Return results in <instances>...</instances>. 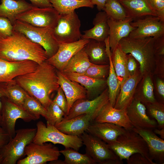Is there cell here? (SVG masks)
Here are the masks:
<instances>
[{
	"instance_id": "1",
	"label": "cell",
	"mask_w": 164,
	"mask_h": 164,
	"mask_svg": "<svg viewBox=\"0 0 164 164\" xmlns=\"http://www.w3.org/2000/svg\"><path fill=\"white\" fill-rule=\"evenodd\" d=\"M57 71L53 66L45 61L39 64L34 71L19 76L14 80L46 109L52 101L50 95L60 87Z\"/></svg>"
},
{
	"instance_id": "2",
	"label": "cell",
	"mask_w": 164,
	"mask_h": 164,
	"mask_svg": "<svg viewBox=\"0 0 164 164\" xmlns=\"http://www.w3.org/2000/svg\"><path fill=\"white\" fill-rule=\"evenodd\" d=\"M0 58L10 62L30 60L38 64L48 58L41 46L14 30L11 35L0 40Z\"/></svg>"
},
{
	"instance_id": "3",
	"label": "cell",
	"mask_w": 164,
	"mask_h": 164,
	"mask_svg": "<svg viewBox=\"0 0 164 164\" xmlns=\"http://www.w3.org/2000/svg\"><path fill=\"white\" fill-rule=\"evenodd\" d=\"M155 38L122 39L118 46L126 54H131L139 65V70L143 75L152 74L155 67L156 56L154 51Z\"/></svg>"
},
{
	"instance_id": "4",
	"label": "cell",
	"mask_w": 164,
	"mask_h": 164,
	"mask_svg": "<svg viewBox=\"0 0 164 164\" xmlns=\"http://www.w3.org/2000/svg\"><path fill=\"white\" fill-rule=\"evenodd\" d=\"M13 26L14 31L22 33L32 41L41 46L48 58L57 51L59 43L54 36L53 28L37 27L18 20H16Z\"/></svg>"
},
{
	"instance_id": "5",
	"label": "cell",
	"mask_w": 164,
	"mask_h": 164,
	"mask_svg": "<svg viewBox=\"0 0 164 164\" xmlns=\"http://www.w3.org/2000/svg\"><path fill=\"white\" fill-rule=\"evenodd\" d=\"M108 145L121 161L128 159L132 155L137 153L143 155L151 160L146 142L133 129L126 130L118 137L115 142Z\"/></svg>"
},
{
	"instance_id": "6",
	"label": "cell",
	"mask_w": 164,
	"mask_h": 164,
	"mask_svg": "<svg viewBox=\"0 0 164 164\" xmlns=\"http://www.w3.org/2000/svg\"><path fill=\"white\" fill-rule=\"evenodd\" d=\"M36 132L32 142L42 144L48 142L60 144L65 148H70L78 151L83 146L80 137L66 134L52 125H46L40 121L36 124Z\"/></svg>"
},
{
	"instance_id": "7",
	"label": "cell",
	"mask_w": 164,
	"mask_h": 164,
	"mask_svg": "<svg viewBox=\"0 0 164 164\" xmlns=\"http://www.w3.org/2000/svg\"><path fill=\"white\" fill-rule=\"evenodd\" d=\"M36 128L20 129L0 150L3 160L2 164H15L24 155L26 146L32 142Z\"/></svg>"
},
{
	"instance_id": "8",
	"label": "cell",
	"mask_w": 164,
	"mask_h": 164,
	"mask_svg": "<svg viewBox=\"0 0 164 164\" xmlns=\"http://www.w3.org/2000/svg\"><path fill=\"white\" fill-rule=\"evenodd\" d=\"M83 145L86 147V153L99 164H122L108 144L99 138L86 132L80 136Z\"/></svg>"
},
{
	"instance_id": "9",
	"label": "cell",
	"mask_w": 164,
	"mask_h": 164,
	"mask_svg": "<svg viewBox=\"0 0 164 164\" xmlns=\"http://www.w3.org/2000/svg\"><path fill=\"white\" fill-rule=\"evenodd\" d=\"M80 21L75 11L60 14L56 26L53 28L54 36L59 43H69L81 39Z\"/></svg>"
},
{
	"instance_id": "10",
	"label": "cell",
	"mask_w": 164,
	"mask_h": 164,
	"mask_svg": "<svg viewBox=\"0 0 164 164\" xmlns=\"http://www.w3.org/2000/svg\"><path fill=\"white\" fill-rule=\"evenodd\" d=\"M61 155L58 148L51 143L38 144L32 142L27 145L24 158L19 160L18 164H43L58 159Z\"/></svg>"
},
{
	"instance_id": "11",
	"label": "cell",
	"mask_w": 164,
	"mask_h": 164,
	"mask_svg": "<svg viewBox=\"0 0 164 164\" xmlns=\"http://www.w3.org/2000/svg\"><path fill=\"white\" fill-rule=\"evenodd\" d=\"M1 100L2 109L0 126L10 138L15 135V124L18 119H21L26 122L37 120L34 116L11 102L5 97H2Z\"/></svg>"
},
{
	"instance_id": "12",
	"label": "cell",
	"mask_w": 164,
	"mask_h": 164,
	"mask_svg": "<svg viewBox=\"0 0 164 164\" xmlns=\"http://www.w3.org/2000/svg\"><path fill=\"white\" fill-rule=\"evenodd\" d=\"M59 15L53 7L41 8L33 6L18 15L16 19L37 27L53 29L56 25Z\"/></svg>"
},
{
	"instance_id": "13",
	"label": "cell",
	"mask_w": 164,
	"mask_h": 164,
	"mask_svg": "<svg viewBox=\"0 0 164 164\" xmlns=\"http://www.w3.org/2000/svg\"><path fill=\"white\" fill-rule=\"evenodd\" d=\"M108 101V89L107 88L93 99L83 98L77 100L63 120L69 119L80 114H87L91 116L93 121L102 108Z\"/></svg>"
},
{
	"instance_id": "14",
	"label": "cell",
	"mask_w": 164,
	"mask_h": 164,
	"mask_svg": "<svg viewBox=\"0 0 164 164\" xmlns=\"http://www.w3.org/2000/svg\"><path fill=\"white\" fill-rule=\"evenodd\" d=\"M131 24L135 28L128 36L130 38H157L164 35V22L157 16H147L136 19Z\"/></svg>"
},
{
	"instance_id": "15",
	"label": "cell",
	"mask_w": 164,
	"mask_h": 164,
	"mask_svg": "<svg viewBox=\"0 0 164 164\" xmlns=\"http://www.w3.org/2000/svg\"><path fill=\"white\" fill-rule=\"evenodd\" d=\"M89 40L81 39L73 43H59L56 53L46 61L61 72L71 58L84 48Z\"/></svg>"
},
{
	"instance_id": "16",
	"label": "cell",
	"mask_w": 164,
	"mask_h": 164,
	"mask_svg": "<svg viewBox=\"0 0 164 164\" xmlns=\"http://www.w3.org/2000/svg\"><path fill=\"white\" fill-rule=\"evenodd\" d=\"M38 64L32 60L10 62L0 58V84L9 82L19 76L33 71Z\"/></svg>"
},
{
	"instance_id": "17",
	"label": "cell",
	"mask_w": 164,
	"mask_h": 164,
	"mask_svg": "<svg viewBox=\"0 0 164 164\" xmlns=\"http://www.w3.org/2000/svg\"><path fill=\"white\" fill-rule=\"evenodd\" d=\"M126 110L134 128L153 130L157 127L156 121L148 116L145 105L138 100L134 98Z\"/></svg>"
},
{
	"instance_id": "18",
	"label": "cell",
	"mask_w": 164,
	"mask_h": 164,
	"mask_svg": "<svg viewBox=\"0 0 164 164\" xmlns=\"http://www.w3.org/2000/svg\"><path fill=\"white\" fill-rule=\"evenodd\" d=\"M93 122L111 123L127 130L134 128L128 118L126 109H116L109 101L102 108Z\"/></svg>"
},
{
	"instance_id": "19",
	"label": "cell",
	"mask_w": 164,
	"mask_h": 164,
	"mask_svg": "<svg viewBox=\"0 0 164 164\" xmlns=\"http://www.w3.org/2000/svg\"><path fill=\"white\" fill-rule=\"evenodd\" d=\"M133 130L139 135L146 142L150 159L156 164H164V140L149 129H138Z\"/></svg>"
},
{
	"instance_id": "20",
	"label": "cell",
	"mask_w": 164,
	"mask_h": 164,
	"mask_svg": "<svg viewBox=\"0 0 164 164\" xmlns=\"http://www.w3.org/2000/svg\"><path fill=\"white\" fill-rule=\"evenodd\" d=\"M143 75L138 69L133 75L129 77L121 84L114 108L126 109L134 98L137 86Z\"/></svg>"
},
{
	"instance_id": "21",
	"label": "cell",
	"mask_w": 164,
	"mask_h": 164,
	"mask_svg": "<svg viewBox=\"0 0 164 164\" xmlns=\"http://www.w3.org/2000/svg\"><path fill=\"white\" fill-rule=\"evenodd\" d=\"M57 74L58 83L62 89L67 101V115L75 101L80 99L87 98V91L85 88L79 83L69 79L61 72L57 70Z\"/></svg>"
},
{
	"instance_id": "22",
	"label": "cell",
	"mask_w": 164,
	"mask_h": 164,
	"mask_svg": "<svg viewBox=\"0 0 164 164\" xmlns=\"http://www.w3.org/2000/svg\"><path fill=\"white\" fill-rule=\"evenodd\" d=\"M132 21V19L128 17L121 20L108 19V22L109 28L108 40L111 52L118 45L122 39L128 37L135 29L131 24Z\"/></svg>"
},
{
	"instance_id": "23",
	"label": "cell",
	"mask_w": 164,
	"mask_h": 164,
	"mask_svg": "<svg viewBox=\"0 0 164 164\" xmlns=\"http://www.w3.org/2000/svg\"><path fill=\"white\" fill-rule=\"evenodd\" d=\"M126 130L111 123L93 122L90 124L86 132L109 144L115 142Z\"/></svg>"
},
{
	"instance_id": "24",
	"label": "cell",
	"mask_w": 164,
	"mask_h": 164,
	"mask_svg": "<svg viewBox=\"0 0 164 164\" xmlns=\"http://www.w3.org/2000/svg\"><path fill=\"white\" fill-rule=\"evenodd\" d=\"M92 121L90 115L83 114L70 119L63 120L55 126L66 134L80 137L87 131Z\"/></svg>"
},
{
	"instance_id": "25",
	"label": "cell",
	"mask_w": 164,
	"mask_h": 164,
	"mask_svg": "<svg viewBox=\"0 0 164 164\" xmlns=\"http://www.w3.org/2000/svg\"><path fill=\"white\" fill-rule=\"evenodd\" d=\"M124 8L127 17L133 20L147 16H157L149 0H118Z\"/></svg>"
},
{
	"instance_id": "26",
	"label": "cell",
	"mask_w": 164,
	"mask_h": 164,
	"mask_svg": "<svg viewBox=\"0 0 164 164\" xmlns=\"http://www.w3.org/2000/svg\"><path fill=\"white\" fill-rule=\"evenodd\" d=\"M108 18L104 11H100L96 15L93 23L94 27L84 31L81 39H94L104 41L108 37L109 28L108 22Z\"/></svg>"
},
{
	"instance_id": "27",
	"label": "cell",
	"mask_w": 164,
	"mask_h": 164,
	"mask_svg": "<svg viewBox=\"0 0 164 164\" xmlns=\"http://www.w3.org/2000/svg\"><path fill=\"white\" fill-rule=\"evenodd\" d=\"M62 73L69 79L78 82L85 88L87 91V98L98 96L97 94L107 85L105 79L94 78L76 73Z\"/></svg>"
},
{
	"instance_id": "28",
	"label": "cell",
	"mask_w": 164,
	"mask_h": 164,
	"mask_svg": "<svg viewBox=\"0 0 164 164\" xmlns=\"http://www.w3.org/2000/svg\"><path fill=\"white\" fill-rule=\"evenodd\" d=\"M0 17L8 19L13 25L17 16L33 6L25 0H1Z\"/></svg>"
},
{
	"instance_id": "29",
	"label": "cell",
	"mask_w": 164,
	"mask_h": 164,
	"mask_svg": "<svg viewBox=\"0 0 164 164\" xmlns=\"http://www.w3.org/2000/svg\"><path fill=\"white\" fill-rule=\"evenodd\" d=\"M84 49L92 63L103 65L107 64L109 62L104 41L90 39Z\"/></svg>"
},
{
	"instance_id": "30",
	"label": "cell",
	"mask_w": 164,
	"mask_h": 164,
	"mask_svg": "<svg viewBox=\"0 0 164 164\" xmlns=\"http://www.w3.org/2000/svg\"><path fill=\"white\" fill-rule=\"evenodd\" d=\"M112 63L118 82V89L123 83L129 77L127 69V54L118 45L111 52Z\"/></svg>"
},
{
	"instance_id": "31",
	"label": "cell",
	"mask_w": 164,
	"mask_h": 164,
	"mask_svg": "<svg viewBox=\"0 0 164 164\" xmlns=\"http://www.w3.org/2000/svg\"><path fill=\"white\" fill-rule=\"evenodd\" d=\"M151 74L143 75L137 87L134 98L138 100L145 105L157 101L154 92V85Z\"/></svg>"
},
{
	"instance_id": "32",
	"label": "cell",
	"mask_w": 164,
	"mask_h": 164,
	"mask_svg": "<svg viewBox=\"0 0 164 164\" xmlns=\"http://www.w3.org/2000/svg\"><path fill=\"white\" fill-rule=\"evenodd\" d=\"M104 42L109 59V70L107 80V85L108 87L109 102L114 107L119 92L118 82L112 61L111 52L109 45L108 38L106 39Z\"/></svg>"
},
{
	"instance_id": "33",
	"label": "cell",
	"mask_w": 164,
	"mask_h": 164,
	"mask_svg": "<svg viewBox=\"0 0 164 164\" xmlns=\"http://www.w3.org/2000/svg\"><path fill=\"white\" fill-rule=\"evenodd\" d=\"M91 63L83 48L71 58L61 72L83 73Z\"/></svg>"
},
{
	"instance_id": "34",
	"label": "cell",
	"mask_w": 164,
	"mask_h": 164,
	"mask_svg": "<svg viewBox=\"0 0 164 164\" xmlns=\"http://www.w3.org/2000/svg\"><path fill=\"white\" fill-rule=\"evenodd\" d=\"M52 7L60 14L73 12L82 7L93 8L94 5L90 0H49Z\"/></svg>"
},
{
	"instance_id": "35",
	"label": "cell",
	"mask_w": 164,
	"mask_h": 164,
	"mask_svg": "<svg viewBox=\"0 0 164 164\" xmlns=\"http://www.w3.org/2000/svg\"><path fill=\"white\" fill-rule=\"evenodd\" d=\"M3 84L5 97L12 103L23 108V104L28 93L14 79Z\"/></svg>"
},
{
	"instance_id": "36",
	"label": "cell",
	"mask_w": 164,
	"mask_h": 164,
	"mask_svg": "<svg viewBox=\"0 0 164 164\" xmlns=\"http://www.w3.org/2000/svg\"><path fill=\"white\" fill-rule=\"evenodd\" d=\"M64 157L63 164H96L87 154H82L70 148H65L60 151Z\"/></svg>"
},
{
	"instance_id": "37",
	"label": "cell",
	"mask_w": 164,
	"mask_h": 164,
	"mask_svg": "<svg viewBox=\"0 0 164 164\" xmlns=\"http://www.w3.org/2000/svg\"><path fill=\"white\" fill-rule=\"evenodd\" d=\"M103 11L108 18L114 20H123L127 17L124 8L118 0H108Z\"/></svg>"
},
{
	"instance_id": "38",
	"label": "cell",
	"mask_w": 164,
	"mask_h": 164,
	"mask_svg": "<svg viewBox=\"0 0 164 164\" xmlns=\"http://www.w3.org/2000/svg\"><path fill=\"white\" fill-rule=\"evenodd\" d=\"M24 109L38 119L42 116L45 118L46 109L36 99L28 94L23 105Z\"/></svg>"
},
{
	"instance_id": "39",
	"label": "cell",
	"mask_w": 164,
	"mask_h": 164,
	"mask_svg": "<svg viewBox=\"0 0 164 164\" xmlns=\"http://www.w3.org/2000/svg\"><path fill=\"white\" fill-rule=\"evenodd\" d=\"M147 112L156 120L158 128H164V104L156 101L145 105Z\"/></svg>"
},
{
	"instance_id": "40",
	"label": "cell",
	"mask_w": 164,
	"mask_h": 164,
	"mask_svg": "<svg viewBox=\"0 0 164 164\" xmlns=\"http://www.w3.org/2000/svg\"><path fill=\"white\" fill-rule=\"evenodd\" d=\"M65 116L63 111L53 100L46 109L45 118L47 124L55 126L63 120Z\"/></svg>"
},
{
	"instance_id": "41",
	"label": "cell",
	"mask_w": 164,
	"mask_h": 164,
	"mask_svg": "<svg viewBox=\"0 0 164 164\" xmlns=\"http://www.w3.org/2000/svg\"><path fill=\"white\" fill-rule=\"evenodd\" d=\"M109 64L98 65L92 63L83 74L95 79H105L108 75Z\"/></svg>"
},
{
	"instance_id": "42",
	"label": "cell",
	"mask_w": 164,
	"mask_h": 164,
	"mask_svg": "<svg viewBox=\"0 0 164 164\" xmlns=\"http://www.w3.org/2000/svg\"><path fill=\"white\" fill-rule=\"evenodd\" d=\"M13 31V25L9 20L0 17V40L11 35Z\"/></svg>"
},
{
	"instance_id": "43",
	"label": "cell",
	"mask_w": 164,
	"mask_h": 164,
	"mask_svg": "<svg viewBox=\"0 0 164 164\" xmlns=\"http://www.w3.org/2000/svg\"><path fill=\"white\" fill-rule=\"evenodd\" d=\"M56 91V95L53 100L63 111L66 116L67 112L68 105L65 95L60 87Z\"/></svg>"
},
{
	"instance_id": "44",
	"label": "cell",
	"mask_w": 164,
	"mask_h": 164,
	"mask_svg": "<svg viewBox=\"0 0 164 164\" xmlns=\"http://www.w3.org/2000/svg\"><path fill=\"white\" fill-rule=\"evenodd\" d=\"M126 160L128 164H156L143 155L138 153L132 154Z\"/></svg>"
},
{
	"instance_id": "45",
	"label": "cell",
	"mask_w": 164,
	"mask_h": 164,
	"mask_svg": "<svg viewBox=\"0 0 164 164\" xmlns=\"http://www.w3.org/2000/svg\"><path fill=\"white\" fill-rule=\"evenodd\" d=\"M160 19L164 22V0H149Z\"/></svg>"
},
{
	"instance_id": "46",
	"label": "cell",
	"mask_w": 164,
	"mask_h": 164,
	"mask_svg": "<svg viewBox=\"0 0 164 164\" xmlns=\"http://www.w3.org/2000/svg\"><path fill=\"white\" fill-rule=\"evenodd\" d=\"M154 48L156 57H164V35L155 38Z\"/></svg>"
},
{
	"instance_id": "47",
	"label": "cell",
	"mask_w": 164,
	"mask_h": 164,
	"mask_svg": "<svg viewBox=\"0 0 164 164\" xmlns=\"http://www.w3.org/2000/svg\"><path fill=\"white\" fill-rule=\"evenodd\" d=\"M127 69L129 77L134 75L138 69V62L130 54H127Z\"/></svg>"
},
{
	"instance_id": "48",
	"label": "cell",
	"mask_w": 164,
	"mask_h": 164,
	"mask_svg": "<svg viewBox=\"0 0 164 164\" xmlns=\"http://www.w3.org/2000/svg\"><path fill=\"white\" fill-rule=\"evenodd\" d=\"M156 86L157 92L160 101L159 102L164 104V82L160 78H157L156 80Z\"/></svg>"
},
{
	"instance_id": "49",
	"label": "cell",
	"mask_w": 164,
	"mask_h": 164,
	"mask_svg": "<svg viewBox=\"0 0 164 164\" xmlns=\"http://www.w3.org/2000/svg\"><path fill=\"white\" fill-rule=\"evenodd\" d=\"M35 7L43 8L52 7L49 0H29Z\"/></svg>"
},
{
	"instance_id": "50",
	"label": "cell",
	"mask_w": 164,
	"mask_h": 164,
	"mask_svg": "<svg viewBox=\"0 0 164 164\" xmlns=\"http://www.w3.org/2000/svg\"><path fill=\"white\" fill-rule=\"evenodd\" d=\"M10 138L8 134L0 126V150L8 142Z\"/></svg>"
},
{
	"instance_id": "51",
	"label": "cell",
	"mask_w": 164,
	"mask_h": 164,
	"mask_svg": "<svg viewBox=\"0 0 164 164\" xmlns=\"http://www.w3.org/2000/svg\"><path fill=\"white\" fill-rule=\"evenodd\" d=\"M92 4L97 6V9L99 11L103 10L105 5L108 0H90Z\"/></svg>"
},
{
	"instance_id": "52",
	"label": "cell",
	"mask_w": 164,
	"mask_h": 164,
	"mask_svg": "<svg viewBox=\"0 0 164 164\" xmlns=\"http://www.w3.org/2000/svg\"><path fill=\"white\" fill-rule=\"evenodd\" d=\"M5 94L4 92L3 83L0 84V115L2 114V97H5Z\"/></svg>"
},
{
	"instance_id": "53",
	"label": "cell",
	"mask_w": 164,
	"mask_h": 164,
	"mask_svg": "<svg viewBox=\"0 0 164 164\" xmlns=\"http://www.w3.org/2000/svg\"><path fill=\"white\" fill-rule=\"evenodd\" d=\"M153 132L156 135H158L162 139H164V128L159 129L155 128L153 130Z\"/></svg>"
},
{
	"instance_id": "54",
	"label": "cell",
	"mask_w": 164,
	"mask_h": 164,
	"mask_svg": "<svg viewBox=\"0 0 164 164\" xmlns=\"http://www.w3.org/2000/svg\"><path fill=\"white\" fill-rule=\"evenodd\" d=\"M3 159L2 155L0 152V164H2Z\"/></svg>"
},
{
	"instance_id": "55",
	"label": "cell",
	"mask_w": 164,
	"mask_h": 164,
	"mask_svg": "<svg viewBox=\"0 0 164 164\" xmlns=\"http://www.w3.org/2000/svg\"><path fill=\"white\" fill-rule=\"evenodd\" d=\"M1 120H2L1 115H0V126H0V124H1Z\"/></svg>"
}]
</instances>
